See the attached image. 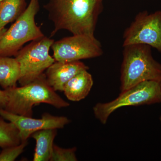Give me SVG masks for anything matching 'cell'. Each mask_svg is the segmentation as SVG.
<instances>
[{
  "mask_svg": "<svg viewBox=\"0 0 161 161\" xmlns=\"http://www.w3.org/2000/svg\"><path fill=\"white\" fill-rule=\"evenodd\" d=\"M76 147L64 149L54 144L50 161H78L76 155Z\"/></svg>",
  "mask_w": 161,
  "mask_h": 161,
  "instance_id": "2e32d148",
  "label": "cell"
},
{
  "mask_svg": "<svg viewBox=\"0 0 161 161\" xmlns=\"http://www.w3.org/2000/svg\"><path fill=\"white\" fill-rule=\"evenodd\" d=\"M3 1V0H0V2H1V1Z\"/></svg>",
  "mask_w": 161,
  "mask_h": 161,
  "instance_id": "44dd1931",
  "label": "cell"
},
{
  "mask_svg": "<svg viewBox=\"0 0 161 161\" xmlns=\"http://www.w3.org/2000/svg\"><path fill=\"white\" fill-rule=\"evenodd\" d=\"M54 41L44 36L32 41L18 52L15 58L19 64V82L21 86L30 83L43 75L55 62L49 53Z\"/></svg>",
  "mask_w": 161,
  "mask_h": 161,
  "instance_id": "8992f818",
  "label": "cell"
},
{
  "mask_svg": "<svg viewBox=\"0 0 161 161\" xmlns=\"http://www.w3.org/2000/svg\"><path fill=\"white\" fill-rule=\"evenodd\" d=\"M0 116L14 124L19 131L21 141H27L32 134L46 129H60L69 124L70 120L65 116H55L45 113L41 119L14 114L0 108Z\"/></svg>",
  "mask_w": 161,
  "mask_h": 161,
  "instance_id": "9c48e42d",
  "label": "cell"
},
{
  "mask_svg": "<svg viewBox=\"0 0 161 161\" xmlns=\"http://www.w3.org/2000/svg\"><path fill=\"white\" fill-rule=\"evenodd\" d=\"M103 0H48L44 6L49 20L53 23L51 37L64 30L73 35L95 36Z\"/></svg>",
  "mask_w": 161,
  "mask_h": 161,
  "instance_id": "6da1fadb",
  "label": "cell"
},
{
  "mask_svg": "<svg viewBox=\"0 0 161 161\" xmlns=\"http://www.w3.org/2000/svg\"><path fill=\"white\" fill-rule=\"evenodd\" d=\"M87 70H83L79 72L64 86L63 92L69 100L80 101L89 94L94 81L92 75Z\"/></svg>",
  "mask_w": 161,
  "mask_h": 161,
  "instance_id": "8fae6325",
  "label": "cell"
},
{
  "mask_svg": "<svg viewBox=\"0 0 161 161\" xmlns=\"http://www.w3.org/2000/svg\"><path fill=\"white\" fill-rule=\"evenodd\" d=\"M27 144V141H24L17 146L3 149L0 153V161H14L23 152Z\"/></svg>",
  "mask_w": 161,
  "mask_h": 161,
  "instance_id": "e0dca14e",
  "label": "cell"
},
{
  "mask_svg": "<svg viewBox=\"0 0 161 161\" xmlns=\"http://www.w3.org/2000/svg\"><path fill=\"white\" fill-rule=\"evenodd\" d=\"M26 0H3L0 2V31L14 21L26 9Z\"/></svg>",
  "mask_w": 161,
  "mask_h": 161,
  "instance_id": "5bb4252c",
  "label": "cell"
},
{
  "mask_svg": "<svg viewBox=\"0 0 161 161\" xmlns=\"http://www.w3.org/2000/svg\"><path fill=\"white\" fill-rule=\"evenodd\" d=\"M4 90L7 101L4 109L17 115L32 117L33 107L40 103L58 109L69 105L53 89L44 74L25 85Z\"/></svg>",
  "mask_w": 161,
  "mask_h": 161,
  "instance_id": "7a4b0ae2",
  "label": "cell"
},
{
  "mask_svg": "<svg viewBox=\"0 0 161 161\" xmlns=\"http://www.w3.org/2000/svg\"><path fill=\"white\" fill-rule=\"evenodd\" d=\"M160 89H161V81L160 82ZM160 120L161 122V115L160 116Z\"/></svg>",
  "mask_w": 161,
  "mask_h": 161,
  "instance_id": "ffe728a7",
  "label": "cell"
},
{
  "mask_svg": "<svg viewBox=\"0 0 161 161\" xmlns=\"http://www.w3.org/2000/svg\"><path fill=\"white\" fill-rule=\"evenodd\" d=\"M89 67L79 61H55L46 70L47 80L55 91L63 92L65 84L75 75Z\"/></svg>",
  "mask_w": 161,
  "mask_h": 161,
  "instance_id": "30bf717a",
  "label": "cell"
},
{
  "mask_svg": "<svg viewBox=\"0 0 161 161\" xmlns=\"http://www.w3.org/2000/svg\"><path fill=\"white\" fill-rule=\"evenodd\" d=\"M123 47L145 44L161 53V11L152 14L139 13L130 26L125 30Z\"/></svg>",
  "mask_w": 161,
  "mask_h": 161,
  "instance_id": "52a82bcc",
  "label": "cell"
},
{
  "mask_svg": "<svg viewBox=\"0 0 161 161\" xmlns=\"http://www.w3.org/2000/svg\"><path fill=\"white\" fill-rule=\"evenodd\" d=\"M57 129H46L35 132L31 136L36 142L34 161H48L51 158Z\"/></svg>",
  "mask_w": 161,
  "mask_h": 161,
  "instance_id": "7c38bea8",
  "label": "cell"
},
{
  "mask_svg": "<svg viewBox=\"0 0 161 161\" xmlns=\"http://www.w3.org/2000/svg\"><path fill=\"white\" fill-rule=\"evenodd\" d=\"M159 103H161L160 82L147 80L121 92L119 96L112 101L96 104L93 107V112L95 117L102 124L105 125L110 115L121 108Z\"/></svg>",
  "mask_w": 161,
  "mask_h": 161,
  "instance_id": "5b68a950",
  "label": "cell"
},
{
  "mask_svg": "<svg viewBox=\"0 0 161 161\" xmlns=\"http://www.w3.org/2000/svg\"><path fill=\"white\" fill-rule=\"evenodd\" d=\"M123 47L121 92L147 80L161 82V64L153 58L151 47L136 44Z\"/></svg>",
  "mask_w": 161,
  "mask_h": 161,
  "instance_id": "3957f363",
  "label": "cell"
},
{
  "mask_svg": "<svg viewBox=\"0 0 161 161\" xmlns=\"http://www.w3.org/2000/svg\"><path fill=\"white\" fill-rule=\"evenodd\" d=\"M55 61H79L102 55L101 45L95 36L73 35L54 41L51 47Z\"/></svg>",
  "mask_w": 161,
  "mask_h": 161,
  "instance_id": "ba28073f",
  "label": "cell"
},
{
  "mask_svg": "<svg viewBox=\"0 0 161 161\" xmlns=\"http://www.w3.org/2000/svg\"><path fill=\"white\" fill-rule=\"evenodd\" d=\"M40 10L38 0H30L23 13L4 33L0 40V56H15L24 44L44 36L35 18Z\"/></svg>",
  "mask_w": 161,
  "mask_h": 161,
  "instance_id": "277c9868",
  "label": "cell"
},
{
  "mask_svg": "<svg viewBox=\"0 0 161 161\" xmlns=\"http://www.w3.org/2000/svg\"><path fill=\"white\" fill-rule=\"evenodd\" d=\"M6 30H7V29L5 28V29H3V31H0V40H1V39L3 37V35H4V33L6 32Z\"/></svg>",
  "mask_w": 161,
  "mask_h": 161,
  "instance_id": "d6986e66",
  "label": "cell"
},
{
  "mask_svg": "<svg viewBox=\"0 0 161 161\" xmlns=\"http://www.w3.org/2000/svg\"><path fill=\"white\" fill-rule=\"evenodd\" d=\"M7 101V97L5 90H0V108L4 109Z\"/></svg>",
  "mask_w": 161,
  "mask_h": 161,
  "instance_id": "ac0fdd59",
  "label": "cell"
},
{
  "mask_svg": "<svg viewBox=\"0 0 161 161\" xmlns=\"http://www.w3.org/2000/svg\"><path fill=\"white\" fill-rule=\"evenodd\" d=\"M19 133L14 124L7 122L0 116V147L2 149L19 145Z\"/></svg>",
  "mask_w": 161,
  "mask_h": 161,
  "instance_id": "9a60e30c",
  "label": "cell"
},
{
  "mask_svg": "<svg viewBox=\"0 0 161 161\" xmlns=\"http://www.w3.org/2000/svg\"><path fill=\"white\" fill-rule=\"evenodd\" d=\"M103 1H104V0H103Z\"/></svg>",
  "mask_w": 161,
  "mask_h": 161,
  "instance_id": "7402d4cb",
  "label": "cell"
},
{
  "mask_svg": "<svg viewBox=\"0 0 161 161\" xmlns=\"http://www.w3.org/2000/svg\"><path fill=\"white\" fill-rule=\"evenodd\" d=\"M20 75L19 64L15 58L0 56V86L4 90L17 86Z\"/></svg>",
  "mask_w": 161,
  "mask_h": 161,
  "instance_id": "4fadbf2b",
  "label": "cell"
}]
</instances>
